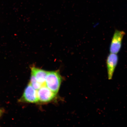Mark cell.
<instances>
[{
    "label": "cell",
    "mask_w": 127,
    "mask_h": 127,
    "mask_svg": "<svg viewBox=\"0 0 127 127\" xmlns=\"http://www.w3.org/2000/svg\"><path fill=\"white\" fill-rule=\"evenodd\" d=\"M62 78L58 71H48L45 85L57 94L59 90Z\"/></svg>",
    "instance_id": "obj_1"
},
{
    "label": "cell",
    "mask_w": 127,
    "mask_h": 127,
    "mask_svg": "<svg viewBox=\"0 0 127 127\" xmlns=\"http://www.w3.org/2000/svg\"><path fill=\"white\" fill-rule=\"evenodd\" d=\"M125 34L124 31L115 30L109 47L110 53L117 54L120 52L122 48L123 39Z\"/></svg>",
    "instance_id": "obj_2"
},
{
    "label": "cell",
    "mask_w": 127,
    "mask_h": 127,
    "mask_svg": "<svg viewBox=\"0 0 127 127\" xmlns=\"http://www.w3.org/2000/svg\"><path fill=\"white\" fill-rule=\"evenodd\" d=\"M119 57L117 54L110 53L108 55L106 61L108 79H112L116 68L118 64Z\"/></svg>",
    "instance_id": "obj_3"
},
{
    "label": "cell",
    "mask_w": 127,
    "mask_h": 127,
    "mask_svg": "<svg viewBox=\"0 0 127 127\" xmlns=\"http://www.w3.org/2000/svg\"><path fill=\"white\" fill-rule=\"evenodd\" d=\"M21 100L22 101L31 103H35L39 101L37 90L30 83L25 88Z\"/></svg>",
    "instance_id": "obj_4"
},
{
    "label": "cell",
    "mask_w": 127,
    "mask_h": 127,
    "mask_svg": "<svg viewBox=\"0 0 127 127\" xmlns=\"http://www.w3.org/2000/svg\"><path fill=\"white\" fill-rule=\"evenodd\" d=\"M37 93L39 101L44 103L51 101L54 98L56 95L45 85H42L37 90Z\"/></svg>",
    "instance_id": "obj_5"
},
{
    "label": "cell",
    "mask_w": 127,
    "mask_h": 127,
    "mask_svg": "<svg viewBox=\"0 0 127 127\" xmlns=\"http://www.w3.org/2000/svg\"><path fill=\"white\" fill-rule=\"evenodd\" d=\"M31 70L32 74L34 76L37 81L42 85H45L48 71L34 66L31 68Z\"/></svg>",
    "instance_id": "obj_6"
},
{
    "label": "cell",
    "mask_w": 127,
    "mask_h": 127,
    "mask_svg": "<svg viewBox=\"0 0 127 127\" xmlns=\"http://www.w3.org/2000/svg\"><path fill=\"white\" fill-rule=\"evenodd\" d=\"M30 83L33 88L37 90L39 89L42 86L37 81L34 76L32 74Z\"/></svg>",
    "instance_id": "obj_7"
},
{
    "label": "cell",
    "mask_w": 127,
    "mask_h": 127,
    "mask_svg": "<svg viewBox=\"0 0 127 127\" xmlns=\"http://www.w3.org/2000/svg\"><path fill=\"white\" fill-rule=\"evenodd\" d=\"M2 113V111L0 109V116L1 115V114Z\"/></svg>",
    "instance_id": "obj_8"
}]
</instances>
